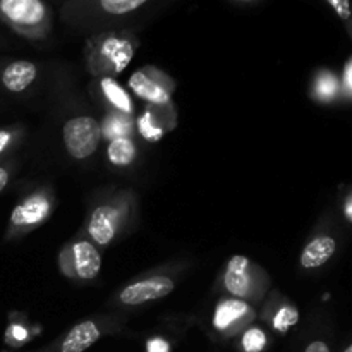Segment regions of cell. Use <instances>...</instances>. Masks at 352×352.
<instances>
[{"mask_svg": "<svg viewBox=\"0 0 352 352\" xmlns=\"http://www.w3.org/2000/svg\"><path fill=\"white\" fill-rule=\"evenodd\" d=\"M140 47L131 31H105L89 38L85 45L86 67L96 78H110L129 65Z\"/></svg>", "mask_w": 352, "mask_h": 352, "instance_id": "cell-1", "label": "cell"}, {"mask_svg": "<svg viewBox=\"0 0 352 352\" xmlns=\"http://www.w3.org/2000/svg\"><path fill=\"white\" fill-rule=\"evenodd\" d=\"M0 17L30 38L45 36L52 26V10L40 0H2Z\"/></svg>", "mask_w": 352, "mask_h": 352, "instance_id": "cell-2", "label": "cell"}, {"mask_svg": "<svg viewBox=\"0 0 352 352\" xmlns=\"http://www.w3.org/2000/svg\"><path fill=\"white\" fill-rule=\"evenodd\" d=\"M260 267L251 263L246 256H232L223 274V285L234 299L256 301L265 292V277Z\"/></svg>", "mask_w": 352, "mask_h": 352, "instance_id": "cell-3", "label": "cell"}, {"mask_svg": "<svg viewBox=\"0 0 352 352\" xmlns=\"http://www.w3.org/2000/svg\"><path fill=\"white\" fill-rule=\"evenodd\" d=\"M129 203L124 198H116L112 201L96 206L89 215L88 226H86L89 239L96 246H109L129 217Z\"/></svg>", "mask_w": 352, "mask_h": 352, "instance_id": "cell-4", "label": "cell"}, {"mask_svg": "<svg viewBox=\"0 0 352 352\" xmlns=\"http://www.w3.org/2000/svg\"><path fill=\"white\" fill-rule=\"evenodd\" d=\"M58 263H60V270L67 277L91 280L102 268V256L93 243L76 241L60 251Z\"/></svg>", "mask_w": 352, "mask_h": 352, "instance_id": "cell-5", "label": "cell"}, {"mask_svg": "<svg viewBox=\"0 0 352 352\" xmlns=\"http://www.w3.org/2000/svg\"><path fill=\"white\" fill-rule=\"evenodd\" d=\"M62 138L69 155L76 160H85L95 153L102 140L100 122L93 117H74L64 124Z\"/></svg>", "mask_w": 352, "mask_h": 352, "instance_id": "cell-6", "label": "cell"}, {"mask_svg": "<svg viewBox=\"0 0 352 352\" xmlns=\"http://www.w3.org/2000/svg\"><path fill=\"white\" fill-rule=\"evenodd\" d=\"M129 86L141 100L153 107L170 105L172 93L175 91V81L160 69L151 65L141 67L131 76Z\"/></svg>", "mask_w": 352, "mask_h": 352, "instance_id": "cell-7", "label": "cell"}, {"mask_svg": "<svg viewBox=\"0 0 352 352\" xmlns=\"http://www.w3.org/2000/svg\"><path fill=\"white\" fill-rule=\"evenodd\" d=\"M52 212V196L48 192H33L14 208L10 215V230L26 232L43 223Z\"/></svg>", "mask_w": 352, "mask_h": 352, "instance_id": "cell-8", "label": "cell"}, {"mask_svg": "<svg viewBox=\"0 0 352 352\" xmlns=\"http://www.w3.org/2000/svg\"><path fill=\"white\" fill-rule=\"evenodd\" d=\"M254 320V311L241 299H223L219 302L213 315V327L222 336L234 337L246 330Z\"/></svg>", "mask_w": 352, "mask_h": 352, "instance_id": "cell-9", "label": "cell"}, {"mask_svg": "<svg viewBox=\"0 0 352 352\" xmlns=\"http://www.w3.org/2000/svg\"><path fill=\"white\" fill-rule=\"evenodd\" d=\"M175 287V282L167 275H155L143 278L124 287L119 294V302L126 306H138L144 302L157 301L170 294Z\"/></svg>", "mask_w": 352, "mask_h": 352, "instance_id": "cell-10", "label": "cell"}, {"mask_svg": "<svg viewBox=\"0 0 352 352\" xmlns=\"http://www.w3.org/2000/svg\"><path fill=\"white\" fill-rule=\"evenodd\" d=\"M172 127H175V112L172 103L165 107L150 105L138 122L141 136L148 141H158Z\"/></svg>", "mask_w": 352, "mask_h": 352, "instance_id": "cell-11", "label": "cell"}, {"mask_svg": "<svg viewBox=\"0 0 352 352\" xmlns=\"http://www.w3.org/2000/svg\"><path fill=\"white\" fill-rule=\"evenodd\" d=\"M102 337V330L95 322L86 320L78 323L67 332V336L58 344L57 352H85Z\"/></svg>", "mask_w": 352, "mask_h": 352, "instance_id": "cell-12", "label": "cell"}, {"mask_svg": "<svg viewBox=\"0 0 352 352\" xmlns=\"http://www.w3.org/2000/svg\"><path fill=\"white\" fill-rule=\"evenodd\" d=\"M38 67L30 60H16L3 69L2 82L9 91L21 93L33 85L36 79Z\"/></svg>", "mask_w": 352, "mask_h": 352, "instance_id": "cell-13", "label": "cell"}, {"mask_svg": "<svg viewBox=\"0 0 352 352\" xmlns=\"http://www.w3.org/2000/svg\"><path fill=\"white\" fill-rule=\"evenodd\" d=\"M337 243L330 236H318L306 244L301 254V267L302 268H318L323 267L330 258L336 254Z\"/></svg>", "mask_w": 352, "mask_h": 352, "instance_id": "cell-14", "label": "cell"}, {"mask_svg": "<svg viewBox=\"0 0 352 352\" xmlns=\"http://www.w3.org/2000/svg\"><path fill=\"white\" fill-rule=\"evenodd\" d=\"M133 131H134L133 117L126 116V113L113 112V110L107 113L103 122L100 124V133H102V138H105V140L109 141L120 140V138H131Z\"/></svg>", "mask_w": 352, "mask_h": 352, "instance_id": "cell-15", "label": "cell"}, {"mask_svg": "<svg viewBox=\"0 0 352 352\" xmlns=\"http://www.w3.org/2000/svg\"><path fill=\"white\" fill-rule=\"evenodd\" d=\"M100 88H102V93L107 98V102L113 107V112L133 116V100H131V96L127 95L126 89H124L119 82L113 81L112 78H102L100 79Z\"/></svg>", "mask_w": 352, "mask_h": 352, "instance_id": "cell-16", "label": "cell"}, {"mask_svg": "<svg viewBox=\"0 0 352 352\" xmlns=\"http://www.w3.org/2000/svg\"><path fill=\"white\" fill-rule=\"evenodd\" d=\"M313 95L322 102H333L340 95V82L337 76L330 71H320L315 76V85H313Z\"/></svg>", "mask_w": 352, "mask_h": 352, "instance_id": "cell-17", "label": "cell"}, {"mask_svg": "<svg viewBox=\"0 0 352 352\" xmlns=\"http://www.w3.org/2000/svg\"><path fill=\"white\" fill-rule=\"evenodd\" d=\"M109 160L117 167H127L136 158V144L131 138H120V140H113L109 143Z\"/></svg>", "mask_w": 352, "mask_h": 352, "instance_id": "cell-18", "label": "cell"}, {"mask_svg": "<svg viewBox=\"0 0 352 352\" xmlns=\"http://www.w3.org/2000/svg\"><path fill=\"white\" fill-rule=\"evenodd\" d=\"M267 333L258 327H248L241 339V351L243 352H263L267 347Z\"/></svg>", "mask_w": 352, "mask_h": 352, "instance_id": "cell-19", "label": "cell"}, {"mask_svg": "<svg viewBox=\"0 0 352 352\" xmlns=\"http://www.w3.org/2000/svg\"><path fill=\"white\" fill-rule=\"evenodd\" d=\"M299 320V313L296 311L292 306H280V309H278L277 313L274 315V318H272V325H274L275 330H278V332H287L289 329H291L292 325H296Z\"/></svg>", "mask_w": 352, "mask_h": 352, "instance_id": "cell-20", "label": "cell"}, {"mask_svg": "<svg viewBox=\"0 0 352 352\" xmlns=\"http://www.w3.org/2000/svg\"><path fill=\"white\" fill-rule=\"evenodd\" d=\"M146 3V0H102L100 2V7L103 10H107L109 14H129L133 10L140 9Z\"/></svg>", "mask_w": 352, "mask_h": 352, "instance_id": "cell-21", "label": "cell"}, {"mask_svg": "<svg viewBox=\"0 0 352 352\" xmlns=\"http://www.w3.org/2000/svg\"><path fill=\"white\" fill-rule=\"evenodd\" d=\"M329 6L333 7V9H336V12L339 14L342 19L349 21L351 9H349V2H347V0H330Z\"/></svg>", "mask_w": 352, "mask_h": 352, "instance_id": "cell-22", "label": "cell"}, {"mask_svg": "<svg viewBox=\"0 0 352 352\" xmlns=\"http://www.w3.org/2000/svg\"><path fill=\"white\" fill-rule=\"evenodd\" d=\"M146 352H170V344L167 340L160 339H150L146 344Z\"/></svg>", "mask_w": 352, "mask_h": 352, "instance_id": "cell-23", "label": "cell"}, {"mask_svg": "<svg viewBox=\"0 0 352 352\" xmlns=\"http://www.w3.org/2000/svg\"><path fill=\"white\" fill-rule=\"evenodd\" d=\"M26 336H28L26 329L21 325H12L9 329V332H7V339H10L12 342H16V344L23 342V340L26 339Z\"/></svg>", "mask_w": 352, "mask_h": 352, "instance_id": "cell-24", "label": "cell"}, {"mask_svg": "<svg viewBox=\"0 0 352 352\" xmlns=\"http://www.w3.org/2000/svg\"><path fill=\"white\" fill-rule=\"evenodd\" d=\"M351 86H352V60L346 62V67H344V93L349 98L351 96Z\"/></svg>", "mask_w": 352, "mask_h": 352, "instance_id": "cell-25", "label": "cell"}, {"mask_svg": "<svg viewBox=\"0 0 352 352\" xmlns=\"http://www.w3.org/2000/svg\"><path fill=\"white\" fill-rule=\"evenodd\" d=\"M305 352H332L330 351L329 344L323 342V340H315V342L308 344V347H306Z\"/></svg>", "mask_w": 352, "mask_h": 352, "instance_id": "cell-26", "label": "cell"}, {"mask_svg": "<svg viewBox=\"0 0 352 352\" xmlns=\"http://www.w3.org/2000/svg\"><path fill=\"white\" fill-rule=\"evenodd\" d=\"M10 140H12V134H10L9 131H0V153L6 150L7 144L10 143Z\"/></svg>", "mask_w": 352, "mask_h": 352, "instance_id": "cell-27", "label": "cell"}, {"mask_svg": "<svg viewBox=\"0 0 352 352\" xmlns=\"http://www.w3.org/2000/svg\"><path fill=\"white\" fill-rule=\"evenodd\" d=\"M7 182H9V172H7V168L0 167V192L3 191V188L7 186Z\"/></svg>", "mask_w": 352, "mask_h": 352, "instance_id": "cell-28", "label": "cell"}, {"mask_svg": "<svg viewBox=\"0 0 352 352\" xmlns=\"http://www.w3.org/2000/svg\"><path fill=\"white\" fill-rule=\"evenodd\" d=\"M344 212H346L347 222H352V196L351 195L346 198V208H344Z\"/></svg>", "mask_w": 352, "mask_h": 352, "instance_id": "cell-29", "label": "cell"}]
</instances>
